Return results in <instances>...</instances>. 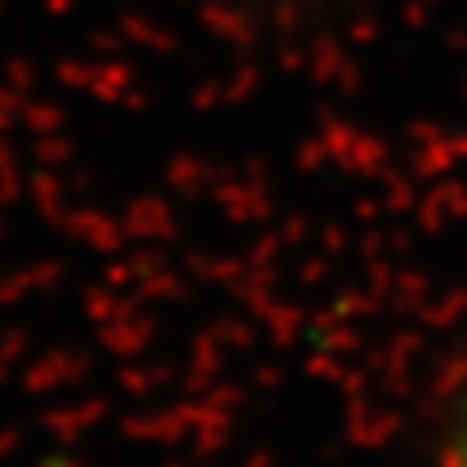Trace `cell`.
Returning <instances> with one entry per match:
<instances>
[{"label": "cell", "mask_w": 467, "mask_h": 467, "mask_svg": "<svg viewBox=\"0 0 467 467\" xmlns=\"http://www.w3.org/2000/svg\"><path fill=\"white\" fill-rule=\"evenodd\" d=\"M448 467H467V409H463V417H460L456 441H451V463Z\"/></svg>", "instance_id": "obj_1"}]
</instances>
